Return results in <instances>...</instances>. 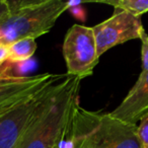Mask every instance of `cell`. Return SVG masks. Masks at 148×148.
Returning <instances> with one entry per match:
<instances>
[{"mask_svg": "<svg viewBox=\"0 0 148 148\" xmlns=\"http://www.w3.org/2000/svg\"><path fill=\"white\" fill-rule=\"evenodd\" d=\"M9 11L0 21V46L48 34L71 2L61 0L8 1Z\"/></svg>", "mask_w": 148, "mask_h": 148, "instance_id": "1", "label": "cell"}, {"mask_svg": "<svg viewBox=\"0 0 148 148\" xmlns=\"http://www.w3.org/2000/svg\"><path fill=\"white\" fill-rule=\"evenodd\" d=\"M76 148H142L137 125L78 106Z\"/></svg>", "mask_w": 148, "mask_h": 148, "instance_id": "2", "label": "cell"}, {"mask_svg": "<svg viewBox=\"0 0 148 148\" xmlns=\"http://www.w3.org/2000/svg\"><path fill=\"white\" fill-rule=\"evenodd\" d=\"M67 74L55 76L23 97L8 113L0 117V148H16L35 119L52 103L63 87Z\"/></svg>", "mask_w": 148, "mask_h": 148, "instance_id": "3", "label": "cell"}, {"mask_svg": "<svg viewBox=\"0 0 148 148\" xmlns=\"http://www.w3.org/2000/svg\"><path fill=\"white\" fill-rule=\"evenodd\" d=\"M80 81L67 75L61 90L32 123L16 148H54L70 107L79 97Z\"/></svg>", "mask_w": 148, "mask_h": 148, "instance_id": "4", "label": "cell"}, {"mask_svg": "<svg viewBox=\"0 0 148 148\" xmlns=\"http://www.w3.org/2000/svg\"><path fill=\"white\" fill-rule=\"evenodd\" d=\"M63 57L67 67V75L83 78L92 75L99 63L97 44L92 27L74 25L64 38Z\"/></svg>", "mask_w": 148, "mask_h": 148, "instance_id": "5", "label": "cell"}, {"mask_svg": "<svg viewBox=\"0 0 148 148\" xmlns=\"http://www.w3.org/2000/svg\"><path fill=\"white\" fill-rule=\"evenodd\" d=\"M143 27L140 17L123 10H115L111 17L92 27L99 58L117 45L139 39Z\"/></svg>", "mask_w": 148, "mask_h": 148, "instance_id": "6", "label": "cell"}, {"mask_svg": "<svg viewBox=\"0 0 148 148\" xmlns=\"http://www.w3.org/2000/svg\"><path fill=\"white\" fill-rule=\"evenodd\" d=\"M148 113V71L140 73L137 81L121 103L111 112L113 117L137 125Z\"/></svg>", "mask_w": 148, "mask_h": 148, "instance_id": "7", "label": "cell"}, {"mask_svg": "<svg viewBox=\"0 0 148 148\" xmlns=\"http://www.w3.org/2000/svg\"><path fill=\"white\" fill-rule=\"evenodd\" d=\"M55 74L43 73L32 76L0 75V106L18 97L34 91L51 80Z\"/></svg>", "mask_w": 148, "mask_h": 148, "instance_id": "8", "label": "cell"}, {"mask_svg": "<svg viewBox=\"0 0 148 148\" xmlns=\"http://www.w3.org/2000/svg\"><path fill=\"white\" fill-rule=\"evenodd\" d=\"M8 60L11 62H23L31 59L37 50L35 39L27 38L7 46Z\"/></svg>", "mask_w": 148, "mask_h": 148, "instance_id": "9", "label": "cell"}, {"mask_svg": "<svg viewBox=\"0 0 148 148\" xmlns=\"http://www.w3.org/2000/svg\"><path fill=\"white\" fill-rule=\"evenodd\" d=\"M97 3L112 5L115 10H123L140 17L148 12V0H99Z\"/></svg>", "mask_w": 148, "mask_h": 148, "instance_id": "10", "label": "cell"}, {"mask_svg": "<svg viewBox=\"0 0 148 148\" xmlns=\"http://www.w3.org/2000/svg\"><path fill=\"white\" fill-rule=\"evenodd\" d=\"M139 39L141 41V61H142V69L141 74L148 71V35L144 27L140 31Z\"/></svg>", "mask_w": 148, "mask_h": 148, "instance_id": "11", "label": "cell"}, {"mask_svg": "<svg viewBox=\"0 0 148 148\" xmlns=\"http://www.w3.org/2000/svg\"><path fill=\"white\" fill-rule=\"evenodd\" d=\"M137 133L142 148H148V113L140 120L137 126Z\"/></svg>", "mask_w": 148, "mask_h": 148, "instance_id": "12", "label": "cell"}, {"mask_svg": "<svg viewBox=\"0 0 148 148\" xmlns=\"http://www.w3.org/2000/svg\"><path fill=\"white\" fill-rule=\"evenodd\" d=\"M81 4H82V3H81ZM81 4L71 5L68 10H70V12L76 17V18L80 19V21H84L85 19V10L83 9V7H81Z\"/></svg>", "mask_w": 148, "mask_h": 148, "instance_id": "13", "label": "cell"}, {"mask_svg": "<svg viewBox=\"0 0 148 148\" xmlns=\"http://www.w3.org/2000/svg\"><path fill=\"white\" fill-rule=\"evenodd\" d=\"M9 11V5L8 1L6 0H0V21L5 17V15Z\"/></svg>", "mask_w": 148, "mask_h": 148, "instance_id": "14", "label": "cell"}, {"mask_svg": "<svg viewBox=\"0 0 148 148\" xmlns=\"http://www.w3.org/2000/svg\"><path fill=\"white\" fill-rule=\"evenodd\" d=\"M8 61V49L6 46H0V67Z\"/></svg>", "mask_w": 148, "mask_h": 148, "instance_id": "15", "label": "cell"}]
</instances>
